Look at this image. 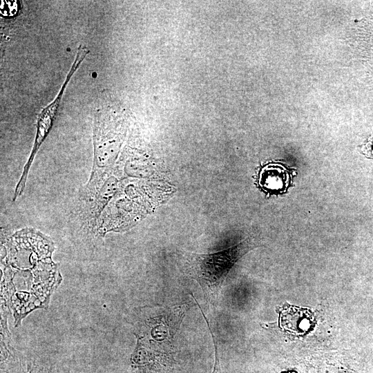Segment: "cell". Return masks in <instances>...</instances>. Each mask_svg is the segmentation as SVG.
<instances>
[{
    "mask_svg": "<svg viewBox=\"0 0 373 373\" xmlns=\"http://www.w3.org/2000/svg\"><path fill=\"white\" fill-rule=\"evenodd\" d=\"M246 247L245 243H240L215 253H184L187 274L199 283L210 303L217 300L227 274L245 252Z\"/></svg>",
    "mask_w": 373,
    "mask_h": 373,
    "instance_id": "6da1fadb",
    "label": "cell"
},
{
    "mask_svg": "<svg viewBox=\"0 0 373 373\" xmlns=\"http://www.w3.org/2000/svg\"><path fill=\"white\" fill-rule=\"evenodd\" d=\"M88 53L89 49L86 46H84L82 44H80L79 46L75 59L58 94L57 95L54 100L47 106L44 108L43 110L41 111L40 114L39 115L37 124V134L33 145V149L28 161V163L24 168L23 176L21 178L20 181L21 184L24 185L27 172L34 158V156L36 154L37 150L39 149L40 145L43 142L44 140L48 135L52 126V124L57 111L60 101L62 98L63 94L68 82H70L72 76L77 71L82 62L84 61V59Z\"/></svg>",
    "mask_w": 373,
    "mask_h": 373,
    "instance_id": "7a4b0ae2",
    "label": "cell"
},
{
    "mask_svg": "<svg viewBox=\"0 0 373 373\" xmlns=\"http://www.w3.org/2000/svg\"><path fill=\"white\" fill-rule=\"evenodd\" d=\"M289 182V174L286 168L278 164H269L261 170L260 185L267 190L285 191Z\"/></svg>",
    "mask_w": 373,
    "mask_h": 373,
    "instance_id": "3957f363",
    "label": "cell"
},
{
    "mask_svg": "<svg viewBox=\"0 0 373 373\" xmlns=\"http://www.w3.org/2000/svg\"><path fill=\"white\" fill-rule=\"evenodd\" d=\"M20 3L17 1L3 0L1 3V14L3 17L15 16L19 11Z\"/></svg>",
    "mask_w": 373,
    "mask_h": 373,
    "instance_id": "277c9868",
    "label": "cell"
},
{
    "mask_svg": "<svg viewBox=\"0 0 373 373\" xmlns=\"http://www.w3.org/2000/svg\"><path fill=\"white\" fill-rule=\"evenodd\" d=\"M200 309H201V307H199ZM201 312H202V314L207 323V327L209 328V330L211 334V338H212V340H213V345H214V350H215V364H214V367H213V371H212V373H222L221 372V368H220V360H219V354H218V346H217V343H216V340L215 338V336L213 335V333L210 327V325H209V323L207 320V318L206 317L205 314H204V312L202 311V309H200Z\"/></svg>",
    "mask_w": 373,
    "mask_h": 373,
    "instance_id": "5b68a950",
    "label": "cell"
}]
</instances>
